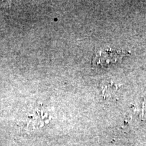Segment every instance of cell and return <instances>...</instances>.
Masks as SVG:
<instances>
[{
	"label": "cell",
	"instance_id": "cell-1",
	"mask_svg": "<svg viewBox=\"0 0 146 146\" xmlns=\"http://www.w3.org/2000/svg\"><path fill=\"white\" fill-rule=\"evenodd\" d=\"M125 55V52L122 51L110 49L100 50L94 55L92 60V65L94 67L101 66L106 68L109 66L119 62Z\"/></svg>",
	"mask_w": 146,
	"mask_h": 146
}]
</instances>
